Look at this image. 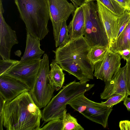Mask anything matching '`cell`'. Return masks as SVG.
<instances>
[{
    "label": "cell",
    "mask_w": 130,
    "mask_h": 130,
    "mask_svg": "<svg viewBox=\"0 0 130 130\" xmlns=\"http://www.w3.org/2000/svg\"><path fill=\"white\" fill-rule=\"evenodd\" d=\"M62 119L57 118L50 120L39 130H62Z\"/></svg>",
    "instance_id": "cell-24"
},
{
    "label": "cell",
    "mask_w": 130,
    "mask_h": 130,
    "mask_svg": "<svg viewBox=\"0 0 130 130\" xmlns=\"http://www.w3.org/2000/svg\"><path fill=\"white\" fill-rule=\"evenodd\" d=\"M86 0H70L72 2L75 8L82 5L84 3Z\"/></svg>",
    "instance_id": "cell-31"
},
{
    "label": "cell",
    "mask_w": 130,
    "mask_h": 130,
    "mask_svg": "<svg viewBox=\"0 0 130 130\" xmlns=\"http://www.w3.org/2000/svg\"><path fill=\"white\" fill-rule=\"evenodd\" d=\"M127 85L128 95H130V59L126 61Z\"/></svg>",
    "instance_id": "cell-28"
},
{
    "label": "cell",
    "mask_w": 130,
    "mask_h": 130,
    "mask_svg": "<svg viewBox=\"0 0 130 130\" xmlns=\"http://www.w3.org/2000/svg\"><path fill=\"white\" fill-rule=\"evenodd\" d=\"M130 21V11L126 9L124 13L119 17L118 19V31L116 39Z\"/></svg>",
    "instance_id": "cell-23"
},
{
    "label": "cell",
    "mask_w": 130,
    "mask_h": 130,
    "mask_svg": "<svg viewBox=\"0 0 130 130\" xmlns=\"http://www.w3.org/2000/svg\"><path fill=\"white\" fill-rule=\"evenodd\" d=\"M120 55L108 49L103 59L94 65V76L105 82L110 80L121 65Z\"/></svg>",
    "instance_id": "cell-10"
},
{
    "label": "cell",
    "mask_w": 130,
    "mask_h": 130,
    "mask_svg": "<svg viewBox=\"0 0 130 130\" xmlns=\"http://www.w3.org/2000/svg\"><path fill=\"white\" fill-rule=\"evenodd\" d=\"M19 61L10 59H0V75L3 74Z\"/></svg>",
    "instance_id": "cell-26"
},
{
    "label": "cell",
    "mask_w": 130,
    "mask_h": 130,
    "mask_svg": "<svg viewBox=\"0 0 130 130\" xmlns=\"http://www.w3.org/2000/svg\"><path fill=\"white\" fill-rule=\"evenodd\" d=\"M51 68L48 75L50 84L56 91L60 89L64 82L65 74L60 66L53 60L50 64Z\"/></svg>",
    "instance_id": "cell-18"
},
{
    "label": "cell",
    "mask_w": 130,
    "mask_h": 130,
    "mask_svg": "<svg viewBox=\"0 0 130 130\" xmlns=\"http://www.w3.org/2000/svg\"><path fill=\"white\" fill-rule=\"evenodd\" d=\"M96 1L99 14L108 38L109 46L116 39L118 31L119 17L107 8L99 0Z\"/></svg>",
    "instance_id": "cell-13"
},
{
    "label": "cell",
    "mask_w": 130,
    "mask_h": 130,
    "mask_svg": "<svg viewBox=\"0 0 130 130\" xmlns=\"http://www.w3.org/2000/svg\"><path fill=\"white\" fill-rule=\"evenodd\" d=\"M85 15L83 4L76 8L72 20L67 26L70 40L83 36Z\"/></svg>",
    "instance_id": "cell-16"
},
{
    "label": "cell",
    "mask_w": 130,
    "mask_h": 130,
    "mask_svg": "<svg viewBox=\"0 0 130 130\" xmlns=\"http://www.w3.org/2000/svg\"><path fill=\"white\" fill-rule=\"evenodd\" d=\"M21 19L24 23L27 33L40 40L49 31L50 17L46 0H14Z\"/></svg>",
    "instance_id": "cell-3"
},
{
    "label": "cell",
    "mask_w": 130,
    "mask_h": 130,
    "mask_svg": "<svg viewBox=\"0 0 130 130\" xmlns=\"http://www.w3.org/2000/svg\"><path fill=\"white\" fill-rule=\"evenodd\" d=\"M67 112L66 110L63 113L62 119V130H84V128L78 123L77 119Z\"/></svg>",
    "instance_id": "cell-19"
},
{
    "label": "cell",
    "mask_w": 130,
    "mask_h": 130,
    "mask_svg": "<svg viewBox=\"0 0 130 130\" xmlns=\"http://www.w3.org/2000/svg\"><path fill=\"white\" fill-rule=\"evenodd\" d=\"M66 21H63L59 33L58 42L55 44L56 47H58L69 41L70 40Z\"/></svg>",
    "instance_id": "cell-22"
},
{
    "label": "cell",
    "mask_w": 130,
    "mask_h": 130,
    "mask_svg": "<svg viewBox=\"0 0 130 130\" xmlns=\"http://www.w3.org/2000/svg\"><path fill=\"white\" fill-rule=\"evenodd\" d=\"M126 9L130 11V0L127 4Z\"/></svg>",
    "instance_id": "cell-34"
},
{
    "label": "cell",
    "mask_w": 130,
    "mask_h": 130,
    "mask_svg": "<svg viewBox=\"0 0 130 130\" xmlns=\"http://www.w3.org/2000/svg\"><path fill=\"white\" fill-rule=\"evenodd\" d=\"M108 49L117 53L130 50V21L115 41L109 45Z\"/></svg>",
    "instance_id": "cell-17"
},
{
    "label": "cell",
    "mask_w": 130,
    "mask_h": 130,
    "mask_svg": "<svg viewBox=\"0 0 130 130\" xmlns=\"http://www.w3.org/2000/svg\"><path fill=\"white\" fill-rule=\"evenodd\" d=\"M122 7L125 9L127 8V4L130 0H115Z\"/></svg>",
    "instance_id": "cell-32"
},
{
    "label": "cell",
    "mask_w": 130,
    "mask_h": 130,
    "mask_svg": "<svg viewBox=\"0 0 130 130\" xmlns=\"http://www.w3.org/2000/svg\"><path fill=\"white\" fill-rule=\"evenodd\" d=\"M121 58L126 61L130 59V50L126 49L122 51L119 53Z\"/></svg>",
    "instance_id": "cell-30"
},
{
    "label": "cell",
    "mask_w": 130,
    "mask_h": 130,
    "mask_svg": "<svg viewBox=\"0 0 130 130\" xmlns=\"http://www.w3.org/2000/svg\"><path fill=\"white\" fill-rule=\"evenodd\" d=\"M50 71L48 57L44 54L39 72L32 90L29 92L36 105L40 109L45 107L52 98L55 90L49 83Z\"/></svg>",
    "instance_id": "cell-7"
},
{
    "label": "cell",
    "mask_w": 130,
    "mask_h": 130,
    "mask_svg": "<svg viewBox=\"0 0 130 130\" xmlns=\"http://www.w3.org/2000/svg\"><path fill=\"white\" fill-rule=\"evenodd\" d=\"M2 2L0 0V55L3 59L9 60L12 47L18 42L15 31L5 21Z\"/></svg>",
    "instance_id": "cell-11"
},
{
    "label": "cell",
    "mask_w": 130,
    "mask_h": 130,
    "mask_svg": "<svg viewBox=\"0 0 130 130\" xmlns=\"http://www.w3.org/2000/svg\"><path fill=\"white\" fill-rule=\"evenodd\" d=\"M0 95V130H3V110L4 105L6 102L2 96L1 94Z\"/></svg>",
    "instance_id": "cell-27"
},
{
    "label": "cell",
    "mask_w": 130,
    "mask_h": 130,
    "mask_svg": "<svg viewBox=\"0 0 130 130\" xmlns=\"http://www.w3.org/2000/svg\"><path fill=\"white\" fill-rule=\"evenodd\" d=\"M50 19L52 23L55 44L57 43L62 24L73 13L76 8L67 0H46Z\"/></svg>",
    "instance_id": "cell-8"
},
{
    "label": "cell",
    "mask_w": 130,
    "mask_h": 130,
    "mask_svg": "<svg viewBox=\"0 0 130 130\" xmlns=\"http://www.w3.org/2000/svg\"><path fill=\"white\" fill-rule=\"evenodd\" d=\"M91 48L83 36L70 40L53 51L54 60L63 70L87 83L94 76V66L88 57Z\"/></svg>",
    "instance_id": "cell-1"
},
{
    "label": "cell",
    "mask_w": 130,
    "mask_h": 130,
    "mask_svg": "<svg viewBox=\"0 0 130 130\" xmlns=\"http://www.w3.org/2000/svg\"><path fill=\"white\" fill-rule=\"evenodd\" d=\"M41 60L27 62H21L19 61L3 75L20 81L27 87L29 92L34 86Z\"/></svg>",
    "instance_id": "cell-9"
},
{
    "label": "cell",
    "mask_w": 130,
    "mask_h": 130,
    "mask_svg": "<svg viewBox=\"0 0 130 130\" xmlns=\"http://www.w3.org/2000/svg\"><path fill=\"white\" fill-rule=\"evenodd\" d=\"M103 91L100 94L101 98L107 100L118 94L128 95L127 85V66L120 68L109 81L105 82Z\"/></svg>",
    "instance_id": "cell-12"
},
{
    "label": "cell",
    "mask_w": 130,
    "mask_h": 130,
    "mask_svg": "<svg viewBox=\"0 0 130 130\" xmlns=\"http://www.w3.org/2000/svg\"><path fill=\"white\" fill-rule=\"evenodd\" d=\"M83 5L85 15L83 36L91 47L99 46L108 48L109 39L96 3L92 1Z\"/></svg>",
    "instance_id": "cell-5"
},
{
    "label": "cell",
    "mask_w": 130,
    "mask_h": 130,
    "mask_svg": "<svg viewBox=\"0 0 130 130\" xmlns=\"http://www.w3.org/2000/svg\"><path fill=\"white\" fill-rule=\"evenodd\" d=\"M40 41L27 32L25 50L20 62H30L42 59L41 56L44 52L41 49Z\"/></svg>",
    "instance_id": "cell-15"
},
{
    "label": "cell",
    "mask_w": 130,
    "mask_h": 130,
    "mask_svg": "<svg viewBox=\"0 0 130 130\" xmlns=\"http://www.w3.org/2000/svg\"><path fill=\"white\" fill-rule=\"evenodd\" d=\"M26 91H29L27 87L20 81L9 76L0 75V94L6 102Z\"/></svg>",
    "instance_id": "cell-14"
},
{
    "label": "cell",
    "mask_w": 130,
    "mask_h": 130,
    "mask_svg": "<svg viewBox=\"0 0 130 130\" xmlns=\"http://www.w3.org/2000/svg\"><path fill=\"white\" fill-rule=\"evenodd\" d=\"M127 96L126 94H118L110 97L106 101L102 102L101 103L105 106L112 107L114 105L124 101Z\"/></svg>",
    "instance_id": "cell-25"
},
{
    "label": "cell",
    "mask_w": 130,
    "mask_h": 130,
    "mask_svg": "<svg viewBox=\"0 0 130 130\" xmlns=\"http://www.w3.org/2000/svg\"><path fill=\"white\" fill-rule=\"evenodd\" d=\"M84 94L76 96L68 104L86 118L106 128L108 118L112 110V107L106 106L101 103L92 101L87 98Z\"/></svg>",
    "instance_id": "cell-6"
},
{
    "label": "cell",
    "mask_w": 130,
    "mask_h": 130,
    "mask_svg": "<svg viewBox=\"0 0 130 130\" xmlns=\"http://www.w3.org/2000/svg\"><path fill=\"white\" fill-rule=\"evenodd\" d=\"M110 11L119 17L126 9L122 7L115 0H99Z\"/></svg>",
    "instance_id": "cell-21"
},
{
    "label": "cell",
    "mask_w": 130,
    "mask_h": 130,
    "mask_svg": "<svg viewBox=\"0 0 130 130\" xmlns=\"http://www.w3.org/2000/svg\"><path fill=\"white\" fill-rule=\"evenodd\" d=\"M42 113L29 91L6 102L3 125L8 130H39Z\"/></svg>",
    "instance_id": "cell-2"
},
{
    "label": "cell",
    "mask_w": 130,
    "mask_h": 130,
    "mask_svg": "<svg viewBox=\"0 0 130 130\" xmlns=\"http://www.w3.org/2000/svg\"><path fill=\"white\" fill-rule=\"evenodd\" d=\"M94 86V84L76 82L75 80L63 86L42 111L43 124L53 119H62L69 102L77 95L90 90Z\"/></svg>",
    "instance_id": "cell-4"
},
{
    "label": "cell",
    "mask_w": 130,
    "mask_h": 130,
    "mask_svg": "<svg viewBox=\"0 0 130 130\" xmlns=\"http://www.w3.org/2000/svg\"><path fill=\"white\" fill-rule=\"evenodd\" d=\"M123 103L128 111H130V97H127L124 100Z\"/></svg>",
    "instance_id": "cell-33"
},
{
    "label": "cell",
    "mask_w": 130,
    "mask_h": 130,
    "mask_svg": "<svg viewBox=\"0 0 130 130\" xmlns=\"http://www.w3.org/2000/svg\"><path fill=\"white\" fill-rule=\"evenodd\" d=\"M96 1V0H86L85 1V3H87L90 2L94 1Z\"/></svg>",
    "instance_id": "cell-35"
},
{
    "label": "cell",
    "mask_w": 130,
    "mask_h": 130,
    "mask_svg": "<svg viewBox=\"0 0 130 130\" xmlns=\"http://www.w3.org/2000/svg\"><path fill=\"white\" fill-rule=\"evenodd\" d=\"M119 127L121 130H130V121L124 120L119 122Z\"/></svg>",
    "instance_id": "cell-29"
},
{
    "label": "cell",
    "mask_w": 130,
    "mask_h": 130,
    "mask_svg": "<svg viewBox=\"0 0 130 130\" xmlns=\"http://www.w3.org/2000/svg\"><path fill=\"white\" fill-rule=\"evenodd\" d=\"M108 49V48L105 46H96L91 47L88 54V58L94 65L103 59Z\"/></svg>",
    "instance_id": "cell-20"
}]
</instances>
